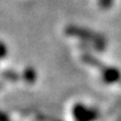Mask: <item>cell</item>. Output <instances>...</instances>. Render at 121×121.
Instances as JSON below:
<instances>
[{"label":"cell","mask_w":121,"mask_h":121,"mask_svg":"<svg viewBox=\"0 0 121 121\" xmlns=\"http://www.w3.org/2000/svg\"><path fill=\"white\" fill-rule=\"evenodd\" d=\"M100 6L101 7H103V8H105V7H109V6H111V0H100Z\"/></svg>","instance_id":"1"}]
</instances>
